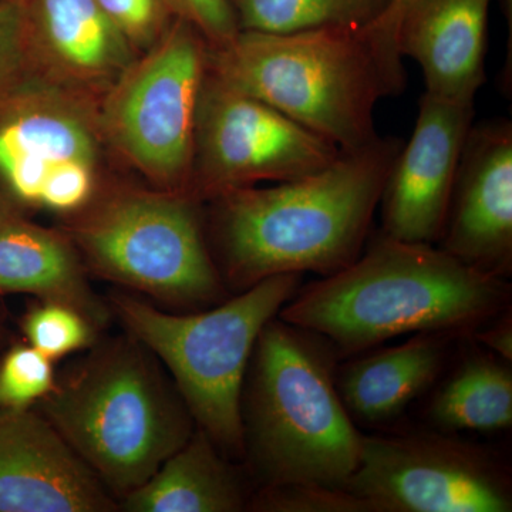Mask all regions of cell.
<instances>
[{"mask_svg": "<svg viewBox=\"0 0 512 512\" xmlns=\"http://www.w3.org/2000/svg\"><path fill=\"white\" fill-rule=\"evenodd\" d=\"M207 56V40L178 18L146 55L128 64L104 101L101 128L110 143L171 192L190 194Z\"/></svg>", "mask_w": 512, "mask_h": 512, "instance_id": "ba28073f", "label": "cell"}, {"mask_svg": "<svg viewBox=\"0 0 512 512\" xmlns=\"http://www.w3.org/2000/svg\"><path fill=\"white\" fill-rule=\"evenodd\" d=\"M73 239L97 275L168 305L194 312L229 298L190 194L117 192L77 222Z\"/></svg>", "mask_w": 512, "mask_h": 512, "instance_id": "52a82bcc", "label": "cell"}, {"mask_svg": "<svg viewBox=\"0 0 512 512\" xmlns=\"http://www.w3.org/2000/svg\"><path fill=\"white\" fill-rule=\"evenodd\" d=\"M339 360L328 339L278 316L259 333L241 393L244 461L259 487L346 488L365 434L340 399Z\"/></svg>", "mask_w": 512, "mask_h": 512, "instance_id": "277c9868", "label": "cell"}, {"mask_svg": "<svg viewBox=\"0 0 512 512\" xmlns=\"http://www.w3.org/2000/svg\"><path fill=\"white\" fill-rule=\"evenodd\" d=\"M131 47H151L167 30V0H97ZM173 10V9H171Z\"/></svg>", "mask_w": 512, "mask_h": 512, "instance_id": "d4e9b609", "label": "cell"}, {"mask_svg": "<svg viewBox=\"0 0 512 512\" xmlns=\"http://www.w3.org/2000/svg\"><path fill=\"white\" fill-rule=\"evenodd\" d=\"M26 343L52 362L90 348L99 330L82 313L55 302L33 306L22 322Z\"/></svg>", "mask_w": 512, "mask_h": 512, "instance_id": "7402d4cb", "label": "cell"}, {"mask_svg": "<svg viewBox=\"0 0 512 512\" xmlns=\"http://www.w3.org/2000/svg\"><path fill=\"white\" fill-rule=\"evenodd\" d=\"M217 444L195 427L183 447L146 483L121 498L128 512L247 511L252 494L244 476Z\"/></svg>", "mask_w": 512, "mask_h": 512, "instance_id": "ac0fdd59", "label": "cell"}, {"mask_svg": "<svg viewBox=\"0 0 512 512\" xmlns=\"http://www.w3.org/2000/svg\"><path fill=\"white\" fill-rule=\"evenodd\" d=\"M53 362L29 343L12 346L0 357V409H30L53 389Z\"/></svg>", "mask_w": 512, "mask_h": 512, "instance_id": "603a6c76", "label": "cell"}, {"mask_svg": "<svg viewBox=\"0 0 512 512\" xmlns=\"http://www.w3.org/2000/svg\"><path fill=\"white\" fill-rule=\"evenodd\" d=\"M471 338L495 356L512 363V306L476 330Z\"/></svg>", "mask_w": 512, "mask_h": 512, "instance_id": "83f0119b", "label": "cell"}, {"mask_svg": "<svg viewBox=\"0 0 512 512\" xmlns=\"http://www.w3.org/2000/svg\"><path fill=\"white\" fill-rule=\"evenodd\" d=\"M178 18L191 23L208 46L225 45L239 32L231 0H167Z\"/></svg>", "mask_w": 512, "mask_h": 512, "instance_id": "4316f807", "label": "cell"}, {"mask_svg": "<svg viewBox=\"0 0 512 512\" xmlns=\"http://www.w3.org/2000/svg\"><path fill=\"white\" fill-rule=\"evenodd\" d=\"M511 302L508 279L380 234L348 268L302 285L278 318L319 333L342 360L402 335L471 336Z\"/></svg>", "mask_w": 512, "mask_h": 512, "instance_id": "7a4b0ae2", "label": "cell"}, {"mask_svg": "<svg viewBox=\"0 0 512 512\" xmlns=\"http://www.w3.org/2000/svg\"><path fill=\"white\" fill-rule=\"evenodd\" d=\"M342 151L264 101L208 72L195 127L192 197H217L258 181L299 180L329 167Z\"/></svg>", "mask_w": 512, "mask_h": 512, "instance_id": "30bf717a", "label": "cell"}, {"mask_svg": "<svg viewBox=\"0 0 512 512\" xmlns=\"http://www.w3.org/2000/svg\"><path fill=\"white\" fill-rule=\"evenodd\" d=\"M403 141L377 137L325 170L276 187L234 188L214 201L215 265L228 291L282 274L335 275L363 254Z\"/></svg>", "mask_w": 512, "mask_h": 512, "instance_id": "6da1fadb", "label": "cell"}, {"mask_svg": "<svg viewBox=\"0 0 512 512\" xmlns=\"http://www.w3.org/2000/svg\"><path fill=\"white\" fill-rule=\"evenodd\" d=\"M473 119L474 103L423 94L412 137L397 154L380 198L383 235L414 244L440 241Z\"/></svg>", "mask_w": 512, "mask_h": 512, "instance_id": "8fae6325", "label": "cell"}, {"mask_svg": "<svg viewBox=\"0 0 512 512\" xmlns=\"http://www.w3.org/2000/svg\"><path fill=\"white\" fill-rule=\"evenodd\" d=\"M440 248L471 268L512 275V126L487 121L471 127Z\"/></svg>", "mask_w": 512, "mask_h": 512, "instance_id": "7c38bea8", "label": "cell"}, {"mask_svg": "<svg viewBox=\"0 0 512 512\" xmlns=\"http://www.w3.org/2000/svg\"><path fill=\"white\" fill-rule=\"evenodd\" d=\"M392 0H231L239 30L286 33L318 28L363 29Z\"/></svg>", "mask_w": 512, "mask_h": 512, "instance_id": "44dd1931", "label": "cell"}, {"mask_svg": "<svg viewBox=\"0 0 512 512\" xmlns=\"http://www.w3.org/2000/svg\"><path fill=\"white\" fill-rule=\"evenodd\" d=\"M248 510L258 512H370L365 501L346 488L318 483L262 485Z\"/></svg>", "mask_w": 512, "mask_h": 512, "instance_id": "cb8c5ba5", "label": "cell"}, {"mask_svg": "<svg viewBox=\"0 0 512 512\" xmlns=\"http://www.w3.org/2000/svg\"><path fill=\"white\" fill-rule=\"evenodd\" d=\"M458 336L414 333L393 348L370 349L349 357L336 370L340 399L355 423H392L430 392L450 365Z\"/></svg>", "mask_w": 512, "mask_h": 512, "instance_id": "2e32d148", "label": "cell"}, {"mask_svg": "<svg viewBox=\"0 0 512 512\" xmlns=\"http://www.w3.org/2000/svg\"><path fill=\"white\" fill-rule=\"evenodd\" d=\"M208 72L343 153L376 140V104L406 89L403 57L369 29L239 30L208 46Z\"/></svg>", "mask_w": 512, "mask_h": 512, "instance_id": "3957f363", "label": "cell"}, {"mask_svg": "<svg viewBox=\"0 0 512 512\" xmlns=\"http://www.w3.org/2000/svg\"><path fill=\"white\" fill-rule=\"evenodd\" d=\"M97 165V141L83 114L57 97L20 104L0 120V183L10 197L39 207L50 178Z\"/></svg>", "mask_w": 512, "mask_h": 512, "instance_id": "9a60e30c", "label": "cell"}, {"mask_svg": "<svg viewBox=\"0 0 512 512\" xmlns=\"http://www.w3.org/2000/svg\"><path fill=\"white\" fill-rule=\"evenodd\" d=\"M28 293L82 313L97 330L109 323L110 306L94 292L72 242L20 220L0 228V295Z\"/></svg>", "mask_w": 512, "mask_h": 512, "instance_id": "e0dca14e", "label": "cell"}, {"mask_svg": "<svg viewBox=\"0 0 512 512\" xmlns=\"http://www.w3.org/2000/svg\"><path fill=\"white\" fill-rule=\"evenodd\" d=\"M346 490L370 512H511L510 464L460 434L429 429L363 437Z\"/></svg>", "mask_w": 512, "mask_h": 512, "instance_id": "9c48e42d", "label": "cell"}, {"mask_svg": "<svg viewBox=\"0 0 512 512\" xmlns=\"http://www.w3.org/2000/svg\"><path fill=\"white\" fill-rule=\"evenodd\" d=\"M28 8L30 39L74 79L116 80L133 62L130 43L97 0H29Z\"/></svg>", "mask_w": 512, "mask_h": 512, "instance_id": "d6986e66", "label": "cell"}, {"mask_svg": "<svg viewBox=\"0 0 512 512\" xmlns=\"http://www.w3.org/2000/svg\"><path fill=\"white\" fill-rule=\"evenodd\" d=\"M491 0H417L396 33L402 57L420 64L426 94L474 103L485 82L487 19Z\"/></svg>", "mask_w": 512, "mask_h": 512, "instance_id": "5bb4252c", "label": "cell"}, {"mask_svg": "<svg viewBox=\"0 0 512 512\" xmlns=\"http://www.w3.org/2000/svg\"><path fill=\"white\" fill-rule=\"evenodd\" d=\"M303 285L302 274L271 276L218 305L178 315L134 296H111L127 332L160 360L192 419L227 457L244 460L241 393L256 339Z\"/></svg>", "mask_w": 512, "mask_h": 512, "instance_id": "8992f818", "label": "cell"}, {"mask_svg": "<svg viewBox=\"0 0 512 512\" xmlns=\"http://www.w3.org/2000/svg\"><path fill=\"white\" fill-rule=\"evenodd\" d=\"M28 3H0V93L25 64L30 42Z\"/></svg>", "mask_w": 512, "mask_h": 512, "instance_id": "484cf974", "label": "cell"}, {"mask_svg": "<svg viewBox=\"0 0 512 512\" xmlns=\"http://www.w3.org/2000/svg\"><path fill=\"white\" fill-rule=\"evenodd\" d=\"M6 340V326H5V318H3V312L0 311V349L5 345Z\"/></svg>", "mask_w": 512, "mask_h": 512, "instance_id": "4dcf8cb0", "label": "cell"}, {"mask_svg": "<svg viewBox=\"0 0 512 512\" xmlns=\"http://www.w3.org/2000/svg\"><path fill=\"white\" fill-rule=\"evenodd\" d=\"M117 507L42 413L32 407L0 409V512H110Z\"/></svg>", "mask_w": 512, "mask_h": 512, "instance_id": "4fadbf2b", "label": "cell"}, {"mask_svg": "<svg viewBox=\"0 0 512 512\" xmlns=\"http://www.w3.org/2000/svg\"><path fill=\"white\" fill-rule=\"evenodd\" d=\"M40 413L111 495L126 497L190 439L197 424L156 356L128 333L99 339L40 400Z\"/></svg>", "mask_w": 512, "mask_h": 512, "instance_id": "5b68a950", "label": "cell"}, {"mask_svg": "<svg viewBox=\"0 0 512 512\" xmlns=\"http://www.w3.org/2000/svg\"><path fill=\"white\" fill-rule=\"evenodd\" d=\"M463 353L430 390L426 417L447 433H498L512 427V363L464 336Z\"/></svg>", "mask_w": 512, "mask_h": 512, "instance_id": "ffe728a7", "label": "cell"}, {"mask_svg": "<svg viewBox=\"0 0 512 512\" xmlns=\"http://www.w3.org/2000/svg\"><path fill=\"white\" fill-rule=\"evenodd\" d=\"M16 218H19V215L15 211L12 202L5 195L0 194V228L5 227L6 224L16 220Z\"/></svg>", "mask_w": 512, "mask_h": 512, "instance_id": "f546056e", "label": "cell"}, {"mask_svg": "<svg viewBox=\"0 0 512 512\" xmlns=\"http://www.w3.org/2000/svg\"><path fill=\"white\" fill-rule=\"evenodd\" d=\"M10 2L26 3V2H29V0H0V3H10Z\"/></svg>", "mask_w": 512, "mask_h": 512, "instance_id": "1f68e13d", "label": "cell"}, {"mask_svg": "<svg viewBox=\"0 0 512 512\" xmlns=\"http://www.w3.org/2000/svg\"><path fill=\"white\" fill-rule=\"evenodd\" d=\"M416 2L417 0H392L386 12L373 25L367 26V29L372 30L384 43L397 49L396 33L400 20L407 9L412 8Z\"/></svg>", "mask_w": 512, "mask_h": 512, "instance_id": "f1b7e54d", "label": "cell"}]
</instances>
